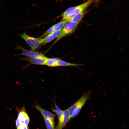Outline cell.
<instances>
[{
    "label": "cell",
    "instance_id": "17",
    "mask_svg": "<svg viewBox=\"0 0 129 129\" xmlns=\"http://www.w3.org/2000/svg\"><path fill=\"white\" fill-rule=\"evenodd\" d=\"M21 124V123L20 122L19 120L18 119V118H17L16 121V125L17 128V129H18L19 128L20 126V125Z\"/></svg>",
    "mask_w": 129,
    "mask_h": 129
},
{
    "label": "cell",
    "instance_id": "18",
    "mask_svg": "<svg viewBox=\"0 0 129 129\" xmlns=\"http://www.w3.org/2000/svg\"><path fill=\"white\" fill-rule=\"evenodd\" d=\"M100 0H88V1L91 4L92 3L94 2L95 3H98Z\"/></svg>",
    "mask_w": 129,
    "mask_h": 129
},
{
    "label": "cell",
    "instance_id": "8",
    "mask_svg": "<svg viewBox=\"0 0 129 129\" xmlns=\"http://www.w3.org/2000/svg\"><path fill=\"white\" fill-rule=\"evenodd\" d=\"M68 21L67 20L62 21L54 25L48 29L39 38H43L47 35L58 30L62 29Z\"/></svg>",
    "mask_w": 129,
    "mask_h": 129
},
{
    "label": "cell",
    "instance_id": "6",
    "mask_svg": "<svg viewBox=\"0 0 129 129\" xmlns=\"http://www.w3.org/2000/svg\"><path fill=\"white\" fill-rule=\"evenodd\" d=\"M17 49L22 50V53L15 55H24L30 58H36L42 57L45 55L42 53L32 50H29L24 48L22 46H19L16 48Z\"/></svg>",
    "mask_w": 129,
    "mask_h": 129
},
{
    "label": "cell",
    "instance_id": "9",
    "mask_svg": "<svg viewBox=\"0 0 129 129\" xmlns=\"http://www.w3.org/2000/svg\"><path fill=\"white\" fill-rule=\"evenodd\" d=\"M62 29L58 30L51 33L43 38V42L42 44H45L51 42L57 38L60 34Z\"/></svg>",
    "mask_w": 129,
    "mask_h": 129
},
{
    "label": "cell",
    "instance_id": "11",
    "mask_svg": "<svg viewBox=\"0 0 129 129\" xmlns=\"http://www.w3.org/2000/svg\"><path fill=\"white\" fill-rule=\"evenodd\" d=\"M87 12L85 10L73 17L67 20L68 21H70L74 22L80 23L86 13Z\"/></svg>",
    "mask_w": 129,
    "mask_h": 129
},
{
    "label": "cell",
    "instance_id": "14",
    "mask_svg": "<svg viewBox=\"0 0 129 129\" xmlns=\"http://www.w3.org/2000/svg\"><path fill=\"white\" fill-rule=\"evenodd\" d=\"M44 121L47 129H55L54 122L50 120L44 119Z\"/></svg>",
    "mask_w": 129,
    "mask_h": 129
},
{
    "label": "cell",
    "instance_id": "2",
    "mask_svg": "<svg viewBox=\"0 0 129 129\" xmlns=\"http://www.w3.org/2000/svg\"><path fill=\"white\" fill-rule=\"evenodd\" d=\"M79 23L70 21H68L67 22L62 28L60 34L52 45L63 37L73 33L77 28Z\"/></svg>",
    "mask_w": 129,
    "mask_h": 129
},
{
    "label": "cell",
    "instance_id": "13",
    "mask_svg": "<svg viewBox=\"0 0 129 129\" xmlns=\"http://www.w3.org/2000/svg\"><path fill=\"white\" fill-rule=\"evenodd\" d=\"M81 65H82L81 64L70 63L59 59L58 60L57 66H71L77 67Z\"/></svg>",
    "mask_w": 129,
    "mask_h": 129
},
{
    "label": "cell",
    "instance_id": "7",
    "mask_svg": "<svg viewBox=\"0 0 129 129\" xmlns=\"http://www.w3.org/2000/svg\"><path fill=\"white\" fill-rule=\"evenodd\" d=\"M34 107L41 114L44 119H47L54 122V119L56 115L49 111L42 108L38 104L36 103Z\"/></svg>",
    "mask_w": 129,
    "mask_h": 129
},
{
    "label": "cell",
    "instance_id": "5",
    "mask_svg": "<svg viewBox=\"0 0 129 129\" xmlns=\"http://www.w3.org/2000/svg\"><path fill=\"white\" fill-rule=\"evenodd\" d=\"M48 58L45 56L36 58H30L23 57L21 59L22 60L28 61L29 64H34L37 65H44L45 64Z\"/></svg>",
    "mask_w": 129,
    "mask_h": 129
},
{
    "label": "cell",
    "instance_id": "10",
    "mask_svg": "<svg viewBox=\"0 0 129 129\" xmlns=\"http://www.w3.org/2000/svg\"><path fill=\"white\" fill-rule=\"evenodd\" d=\"M56 112L58 119L59 122L57 126L60 127H63L65 124L63 123V111L61 110L55 103Z\"/></svg>",
    "mask_w": 129,
    "mask_h": 129
},
{
    "label": "cell",
    "instance_id": "1",
    "mask_svg": "<svg viewBox=\"0 0 129 129\" xmlns=\"http://www.w3.org/2000/svg\"><path fill=\"white\" fill-rule=\"evenodd\" d=\"M90 91L84 93L81 97L68 109L71 118L76 117L79 113L86 102L90 99Z\"/></svg>",
    "mask_w": 129,
    "mask_h": 129
},
{
    "label": "cell",
    "instance_id": "15",
    "mask_svg": "<svg viewBox=\"0 0 129 129\" xmlns=\"http://www.w3.org/2000/svg\"><path fill=\"white\" fill-rule=\"evenodd\" d=\"M75 6L69 8L66 10L61 15L62 17H64L68 15L75 8Z\"/></svg>",
    "mask_w": 129,
    "mask_h": 129
},
{
    "label": "cell",
    "instance_id": "3",
    "mask_svg": "<svg viewBox=\"0 0 129 129\" xmlns=\"http://www.w3.org/2000/svg\"><path fill=\"white\" fill-rule=\"evenodd\" d=\"M19 35L26 42L32 51L36 49L43 42V38L32 37L27 35L25 32Z\"/></svg>",
    "mask_w": 129,
    "mask_h": 129
},
{
    "label": "cell",
    "instance_id": "4",
    "mask_svg": "<svg viewBox=\"0 0 129 129\" xmlns=\"http://www.w3.org/2000/svg\"><path fill=\"white\" fill-rule=\"evenodd\" d=\"M91 4L87 0L82 4L75 6V8L66 16L62 17V21L68 20L76 15L84 11Z\"/></svg>",
    "mask_w": 129,
    "mask_h": 129
},
{
    "label": "cell",
    "instance_id": "16",
    "mask_svg": "<svg viewBox=\"0 0 129 129\" xmlns=\"http://www.w3.org/2000/svg\"><path fill=\"white\" fill-rule=\"evenodd\" d=\"M18 129H29L28 126L23 124L21 123L20 127Z\"/></svg>",
    "mask_w": 129,
    "mask_h": 129
},
{
    "label": "cell",
    "instance_id": "12",
    "mask_svg": "<svg viewBox=\"0 0 129 129\" xmlns=\"http://www.w3.org/2000/svg\"><path fill=\"white\" fill-rule=\"evenodd\" d=\"M58 59L56 58H48L45 65L50 67L57 66V62Z\"/></svg>",
    "mask_w": 129,
    "mask_h": 129
}]
</instances>
